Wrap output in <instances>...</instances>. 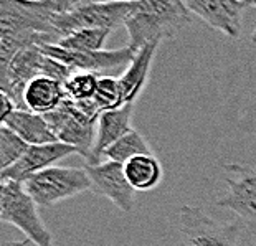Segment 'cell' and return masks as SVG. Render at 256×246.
Segmentation results:
<instances>
[{
  "instance_id": "cell-10",
  "label": "cell",
  "mask_w": 256,
  "mask_h": 246,
  "mask_svg": "<svg viewBox=\"0 0 256 246\" xmlns=\"http://www.w3.org/2000/svg\"><path fill=\"white\" fill-rule=\"evenodd\" d=\"M226 192L216 205L233 212L242 222L256 226V168L243 164L223 167Z\"/></svg>"
},
{
  "instance_id": "cell-19",
  "label": "cell",
  "mask_w": 256,
  "mask_h": 246,
  "mask_svg": "<svg viewBox=\"0 0 256 246\" xmlns=\"http://www.w3.org/2000/svg\"><path fill=\"white\" fill-rule=\"evenodd\" d=\"M142 154H152L150 147L147 144V140L138 129L129 130L128 134H124L121 139H118L114 144L104 152L106 160L119 162V164H126L136 156H142Z\"/></svg>"
},
{
  "instance_id": "cell-5",
  "label": "cell",
  "mask_w": 256,
  "mask_h": 246,
  "mask_svg": "<svg viewBox=\"0 0 256 246\" xmlns=\"http://www.w3.org/2000/svg\"><path fill=\"white\" fill-rule=\"evenodd\" d=\"M24 187L36 205L45 208L88 192L92 185L86 167L53 166L26 178Z\"/></svg>"
},
{
  "instance_id": "cell-22",
  "label": "cell",
  "mask_w": 256,
  "mask_h": 246,
  "mask_svg": "<svg viewBox=\"0 0 256 246\" xmlns=\"http://www.w3.org/2000/svg\"><path fill=\"white\" fill-rule=\"evenodd\" d=\"M92 101H94L101 114L126 104L121 84H119V80L116 76H100V83H98V90Z\"/></svg>"
},
{
  "instance_id": "cell-9",
  "label": "cell",
  "mask_w": 256,
  "mask_h": 246,
  "mask_svg": "<svg viewBox=\"0 0 256 246\" xmlns=\"http://www.w3.org/2000/svg\"><path fill=\"white\" fill-rule=\"evenodd\" d=\"M56 139L76 147L80 156L88 158L96 140L98 121L81 112L72 100H64L55 111L45 114Z\"/></svg>"
},
{
  "instance_id": "cell-25",
  "label": "cell",
  "mask_w": 256,
  "mask_h": 246,
  "mask_svg": "<svg viewBox=\"0 0 256 246\" xmlns=\"http://www.w3.org/2000/svg\"><path fill=\"white\" fill-rule=\"evenodd\" d=\"M91 2H136V0H84V4Z\"/></svg>"
},
{
  "instance_id": "cell-1",
  "label": "cell",
  "mask_w": 256,
  "mask_h": 246,
  "mask_svg": "<svg viewBox=\"0 0 256 246\" xmlns=\"http://www.w3.org/2000/svg\"><path fill=\"white\" fill-rule=\"evenodd\" d=\"M55 0H0V70L26 46L58 45Z\"/></svg>"
},
{
  "instance_id": "cell-8",
  "label": "cell",
  "mask_w": 256,
  "mask_h": 246,
  "mask_svg": "<svg viewBox=\"0 0 256 246\" xmlns=\"http://www.w3.org/2000/svg\"><path fill=\"white\" fill-rule=\"evenodd\" d=\"M42 52L73 71H90L100 76H121L134 60L138 50L128 45L119 50L72 52L58 45H43Z\"/></svg>"
},
{
  "instance_id": "cell-16",
  "label": "cell",
  "mask_w": 256,
  "mask_h": 246,
  "mask_svg": "<svg viewBox=\"0 0 256 246\" xmlns=\"http://www.w3.org/2000/svg\"><path fill=\"white\" fill-rule=\"evenodd\" d=\"M64 100H66V91L63 83L48 76H36L26 84L24 91L25 109L43 116L55 111Z\"/></svg>"
},
{
  "instance_id": "cell-14",
  "label": "cell",
  "mask_w": 256,
  "mask_h": 246,
  "mask_svg": "<svg viewBox=\"0 0 256 246\" xmlns=\"http://www.w3.org/2000/svg\"><path fill=\"white\" fill-rule=\"evenodd\" d=\"M136 102H126L121 108L111 109V111L102 112L98 119V130L96 140L91 149L90 157L86 158V166H96V164L104 162V152L116 142L121 139L124 134L132 130L130 119H132Z\"/></svg>"
},
{
  "instance_id": "cell-23",
  "label": "cell",
  "mask_w": 256,
  "mask_h": 246,
  "mask_svg": "<svg viewBox=\"0 0 256 246\" xmlns=\"http://www.w3.org/2000/svg\"><path fill=\"white\" fill-rule=\"evenodd\" d=\"M30 144L18 138L14 130H10L7 126L0 128V168L12 167L15 162H18L26 150H28Z\"/></svg>"
},
{
  "instance_id": "cell-15",
  "label": "cell",
  "mask_w": 256,
  "mask_h": 246,
  "mask_svg": "<svg viewBox=\"0 0 256 246\" xmlns=\"http://www.w3.org/2000/svg\"><path fill=\"white\" fill-rule=\"evenodd\" d=\"M2 126H7L10 130H14L18 138H22L30 146L58 142L46 118L43 114L28 111V109H15L8 118L4 119Z\"/></svg>"
},
{
  "instance_id": "cell-12",
  "label": "cell",
  "mask_w": 256,
  "mask_h": 246,
  "mask_svg": "<svg viewBox=\"0 0 256 246\" xmlns=\"http://www.w3.org/2000/svg\"><path fill=\"white\" fill-rule=\"evenodd\" d=\"M184 2L190 12L228 38H240L243 12L252 7L248 0H184Z\"/></svg>"
},
{
  "instance_id": "cell-21",
  "label": "cell",
  "mask_w": 256,
  "mask_h": 246,
  "mask_svg": "<svg viewBox=\"0 0 256 246\" xmlns=\"http://www.w3.org/2000/svg\"><path fill=\"white\" fill-rule=\"evenodd\" d=\"M100 74L90 73V71H73L63 83L66 98L74 102L92 100L96 94Z\"/></svg>"
},
{
  "instance_id": "cell-20",
  "label": "cell",
  "mask_w": 256,
  "mask_h": 246,
  "mask_svg": "<svg viewBox=\"0 0 256 246\" xmlns=\"http://www.w3.org/2000/svg\"><path fill=\"white\" fill-rule=\"evenodd\" d=\"M111 30L104 28H81L76 30L68 36H64L58 46L72 52H98L104 50V43L110 36Z\"/></svg>"
},
{
  "instance_id": "cell-11",
  "label": "cell",
  "mask_w": 256,
  "mask_h": 246,
  "mask_svg": "<svg viewBox=\"0 0 256 246\" xmlns=\"http://www.w3.org/2000/svg\"><path fill=\"white\" fill-rule=\"evenodd\" d=\"M86 170L91 178L92 192L106 196L119 210L126 213L134 208L136 190L129 184L122 164L104 160L96 166H86Z\"/></svg>"
},
{
  "instance_id": "cell-18",
  "label": "cell",
  "mask_w": 256,
  "mask_h": 246,
  "mask_svg": "<svg viewBox=\"0 0 256 246\" xmlns=\"http://www.w3.org/2000/svg\"><path fill=\"white\" fill-rule=\"evenodd\" d=\"M124 172L136 192L156 188L162 180V166L154 154L136 156L124 164Z\"/></svg>"
},
{
  "instance_id": "cell-2",
  "label": "cell",
  "mask_w": 256,
  "mask_h": 246,
  "mask_svg": "<svg viewBox=\"0 0 256 246\" xmlns=\"http://www.w3.org/2000/svg\"><path fill=\"white\" fill-rule=\"evenodd\" d=\"M192 12L184 0H136L132 14L126 22L129 45L140 50L149 43L174 38L190 25Z\"/></svg>"
},
{
  "instance_id": "cell-26",
  "label": "cell",
  "mask_w": 256,
  "mask_h": 246,
  "mask_svg": "<svg viewBox=\"0 0 256 246\" xmlns=\"http://www.w3.org/2000/svg\"><path fill=\"white\" fill-rule=\"evenodd\" d=\"M250 5H253V7H256V0H248ZM252 43H254L256 45V30L253 32V35H252Z\"/></svg>"
},
{
  "instance_id": "cell-4",
  "label": "cell",
  "mask_w": 256,
  "mask_h": 246,
  "mask_svg": "<svg viewBox=\"0 0 256 246\" xmlns=\"http://www.w3.org/2000/svg\"><path fill=\"white\" fill-rule=\"evenodd\" d=\"M0 218L25 234L36 246H53L50 230L38 215V205L26 192L24 184L2 180L0 190Z\"/></svg>"
},
{
  "instance_id": "cell-6",
  "label": "cell",
  "mask_w": 256,
  "mask_h": 246,
  "mask_svg": "<svg viewBox=\"0 0 256 246\" xmlns=\"http://www.w3.org/2000/svg\"><path fill=\"white\" fill-rule=\"evenodd\" d=\"M134 2H91L78 5L66 12H56L53 18L60 42L81 28L114 30L124 26L132 14Z\"/></svg>"
},
{
  "instance_id": "cell-3",
  "label": "cell",
  "mask_w": 256,
  "mask_h": 246,
  "mask_svg": "<svg viewBox=\"0 0 256 246\" xmlns=\"http://www.w3.org/2000/svg\"><path fill=\"white\" fill-rule=\"evenodd\" d=\"M72 73V68L45 54L40 46H26L0 70V91L12 98L18 109H25L24 91L32 80L36 76H48L64 83Z\"/></svg>"
},
{
  "instance_id": "cell-24",
  "label": "cell",
  "mask_w": 256,
  "mask_h": 246,
  "mask_svg": "<svg viewBox=\"0 0 256 246\" xmlns=\"http://www.w3.org/2000/svg\"><path fill=\"white\" fill-rule=\"evenodd\" d=\"M30 240H22V242H8V243H5L4 246H26L28 244Z\"/></svg>"
},
{
  "instance_id": "cell-7",
  "label": "cell",
  "mask_w": 256,
  "mask_h": 246,
  "mask_svg": "<svg viewBox=\"0 0 256 246\" xmlns=\"http://www.w3.org/2000/svg\"><path fill=\"white\" fill-rule=\"evenodd\" d=\"M178 223V246H240L242 226L238 222L215 220L198 206H182Z\"/></svg>"
},
{
  "instance_id": "cell-13",
  "label": "cell",
  "mask_w": 256,
  "mask_h": 246,
  "mask_svg": "<svg viewBox=\"0 0 256 246\" xmlns=\"http://www.w3.org/2000/svg\"><path fill=\"white\" fill-rule=\"evenodd\" d=\"M78 154L76 147L63 142H50V144L30 146L24 157L18 162H15L12 167L2 170V180H14V182L24 184L26 178H30L35 174L45 170L48 167H53L58 160L64 157Z\"/></svg>"
},
{
  "instance_id": "cell-17",
  "label": "cell",
  "mask_w": 256,
  "mask_h": 246,
  "mask_svg": "<svg viewBox=\"0 0 256 246\" xmlns=\"http://www.w3.org/2000/svg\"><path fill=\"white\" fill-rule=\"evenodd\" d=\"M157 48H159V43H149L138 50L128 70L121 76H118L126 102H136L140 92L144 91Z\"/></svg>"
}]
</instances>
